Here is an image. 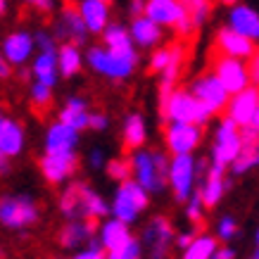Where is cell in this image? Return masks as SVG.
I'll return each instance as SVG.
<instances>
[{"label": "cell", "mask_w": 259, "mask_h": 259, "mask_svg": "<svg viewBox=\"0 0 259 259\" xmlns=\"http://www.w3.org/2000/svg\"><path fill=\"white\" fill-rule=\"evenodd\" d=\"M128 166H131V179L145 188L150 195H159L166 190V171H169V152L166 150H131L128 152Z\"/></svg>", "instance_id": "obj_1"}, {"label": "cell", "mask_w": 259, "mask_h": 259, "mask_svg": "<svg viewBox=\"0 0 259 259\" xmlns=\"http://www.w3.org/2000/svg\"><path fill=\"white\" fill-rule=\"evenodd\" d=\"M83 64L107 81H128L138 69V53H117L105 46H93L83 53Z\"/></svg>", "instance_id": "obj_2"}, {"label": "cell", "mask_w": 259, "mask_h": 259, "mask_svg": "<svg viewBox=\"0 0 259 259\" xmlns=\"http://www.w3.org/2000/svg\"><path fill=\"white\" fill-rule=\"evenodd\" d=\"M159 117L162 121H186V124H197V126H209L214 114L188 88H174L164 100L159 102Z\"/></svg>", "instance_id": "obj_3"}, {"label": "cell", "mask_w": 259, "mask_h": 259, "mask_svg": "<svg viewBox=\"0 0 259 259\" xmlns=\"http://www.w3.org/2000/svg\"><path fill=\"white\" fill-rule=\"evenodd\" d=\"M40 221V207L36 197L26 193H5L0 195V226L5 231H29Z\"/></svg>", "instance_id": "obj_4"}, {"label": "cell", "mask_w": 259, "mask_h": 259, "mask_svg": "<svg viewBox=\"0 0 259 259\" xmlns=\"http://www.w3.org/2000/svg\"><path fill=\"white\" fill-rule=\"evenodd\" d=\"M150 193L141 188L134 179H126L117 183L114 188V197L110 200V217L124 221L126 226H136L141 217L148 212L150 207Z\"/></svg>", "instance_id": "obj_5"}, {"label": "cell", "mask_w": 259, "mask_h": 259, "mask_svg": "<svg viewBox=\"0 0 259 259\" xmlns=\"http://www.w3.org/2000/svg\"><path fill=\"white\" fill-rule=\"evenodd\" d=\"M143 15L150 17L152 22H157L162 29H171L176 36L186 38L195 31V24L186 12L181 0H145V10Z\"/></svg>", "instance_id": "obj_6"}, {"label": "cell", "mask_w": 259, "mask_h": 259, "mask_svg": "<svg viewBox=\"0 0 259 259\" xmlns=\"http://www.w3.org/2000/svg\"><path fill=\"white\" fill-rule=\"evenodd\" d=\"M166 188H171V197L183 204L190 193L197 188V157L190 155H169V171H166Z\"/></svg>", "instance_id": "obj_7"}, {"label": "cell", "mask_w": 259, "mask_h": 259, "mask_svg": "<svg viewBox=\"0 0 259 259\" xmlns=\"http://www.w3.org/2000/svg\"><path fill=\"white\" fill-rule=\"evenodd\" d=\"M243 148V138H240V126L233 124L231 119L224 117L214 124L212 136V150H209V162L221 166H231V162L238 157V152Z\"/></svg>", "instance_id": "obj_8"}, {"label": "cell", "mask_w": 259, "mask_h": 259, "mask_svg": "<svg viewBox=\"0 0 259 259\" xmlns=\"http://www.w3.org/2000/svg\"><path fill=\"white\" fill-rule=\"evenodd\" d=\"M143 257L148 259H169L174 247V226L164 214H157L143 228Z\"/></svg>", "instance_id": "obj_9"}, {"label": "cell", "mask_w": 259, "mask_h": 259, "mask_svg": "<svg viewBox=\"0 0 259 259\" xmlns=\"http://www.w3.org/2000/svg\"><path fill=\"white\" fill-rule=\"evenodd\" d=\"M204 143V126L164 121V150L169 155H190Z\"/></svg>", "instance_id": "obj_10"}, {"label": "cell", "mask_w": 259, "mask_h": 259, "mask_svg": "<svg viewBox=\"0 0 259 259\" xmlns=\"http://www.w3.org/2000/svg\"><path fill=\"white\" fill-rule=\"evenodd\" d=\"M40 176L50 186H64L79 169V150L76 152H43L38 159Z\"/></svg>", "instance_id": "obj_11"}, {"label": "cell", "mask_w": 259, "mask_h": 259, "mask_svg": "<svg viewBox=\"0 0 259 259\" xmlns=\"http://www.w3.org/2000/svg\"><path fill=\"white\" fill-rule=\"evenodd\" d=\"M209 71L224 83V88L228 93H238V91H243V88H247L252 83L247 60H238V57H228L217 53Z\"/></svg>", "instance_id": "obj_12"}, {"label": "cell", "mask_w": 259, "mask_h": 259, "mask_svg": "<svg viewBox=\"0 0 259 259\" xmlns=\"http://www.w3.org/2000/svg\"><path fill=\"white\" fill-rule=\"evenodd\" d=\"M188 91L195 95L197 100L202 102V105L212 112V114H224V107H226L228 95H231L226 88H224V83L214 76L212 71L195 76V79L190 81Z\"/></svg>", "instance_id": "obj_13"}, {"label": "cell", "mask_w": 259, "mask_h": 259, "mask_svg": "<svg viewBox=\"0 0 259 259\" xmlns=\"http://www.w3.org/2000/svg\"><path fill=\"white\" fill-rule=\"evenodd\" d=\"M197 195L202 197V202L207 209H212L224 200L228 190H231V179L226 176V166L212 164L204 169V174L197 179Z\"/></svg>", "instance_id": "obj_14"}, {"label": "cell", "mask_w": 259, "mask_h": 259, "mask_svg": "<svg viewBox=\"0 0 259 259\" xmlns=\"http://www.w3.org/2000/svg\"><path fill=\"white\" fill-rule=\"evenodd\" d=\"M0 53L8 60L10 67H26L31 62L33 53H36V40L33 33L26 29H15L10 31L5 38L0 40Z\"/></svg>", "instance_id": "obj_15"}, {"label": "cell", "mask_w": 259, "mask_h": 259, "mask_svg": "<svg viewBox=\"0 0 259 259\" xmlns=\"http://www.w3.org/2000/svg\"><path fill=\"white\" fill-rule=\"evenodd\" d=\"M257 107H259V88L250 83V86L243 88V91L228 95L224 114L238 126H250Z\"/></svg>", "instance_id": "obj_16"}, {"label": "cell", "mask_w": 259, "mask_h": 259, "mask_svg": "<svg viewBox=\"0 0 259 259\" xmlns=\"http://www.w3.org/2000/svg\"><path fill=\"white\" fill-rule=\"evenodd\" d=\"M214 50L219 55H228V57H238V60H250L257 50V43L250 40L243 33L233 31L231 26H219L214 33Z\"/></svg>", "instance_id": "obj_17"}, {"label": "cell", "mask_w": 259, "mask_h": 259, "mask_svg": "<svg viewBox=\"0 0 259 259\" xmlns=\"http://www.w3.org/2000/svg\"><path fill=\"white\" fill-rule=\"evenodd\" d=\"M26 150V128L22 121L5 114L0 105V152L10 159H17Z\"/></svg>", "instance_id": "obj_18"}, {"label": "cell", "mask_w": 259, "mask_h": 259, "mask_svg": "<svg viewBox=\"0 0 259 259\" xmlns=\"http://www.w3.org/2000/svg\"><path fill=\"white\" fill-rule=\"evenodd\" d=\"M81 143V134L76 128L67 126L64 121L55 119L48 124L46 136H43V152H76Z\"/></svg>", "instance_id": "obj_19"}, {"label": "cell", "mask_w": 259, "mask_h": 259, "mask_svg": "<svg viewBox=\"0 0 259 259\" xmlns=\"http://www.w3.org/2000/svg\"><path fill=\"white\" fill-rule=\"evenodd\" d=\"M76 12H79L81 22L86 26L88 36H100L102 29L112 22L110 0H79Z\"/></svg>", "instance_id": "obj_20"}, {"label": "cell", "mask_w": 259, "mask_h": 259, "mask_svg": "<svg viewBox=\"0 0 259 259\" xmlns=\"http://www.w3.org/2000/svg\"><path fill=\"white\" fill-rule=\"evenodd\" d=\"M128 33H131L134 46L141 48V50H152V48H157V46L164 43V29H162L157 22H152L150 17H145V15L131 17Z\"/></svg>", "instance_id": "obj_21"}, {"label": "cell", "mask_w": 259, "mask_h": 259, "mask_svg": "<svg viewBox=\"0 0 259 259\" xmlns=\"http://www.w3.org/2000/svg\"><path fill=\"white\" fill-rule=\"evenodd\" d=\"M95 221L88 219H67L60 233H57V243L62 250H79L83 245H88L95 238Z\"/></svg>", "instance_id": "obj_22"}, {"label": "cell", "mask_w": 259, "mask_h": 259, "mask_svg": "<svg viewBox=\"0 0 259 259\" xmlns=\"http://www.w3.org/2000/svg\"><path fill=\"white\" fill-rule=\"evenodd\" d=\"M76 193H79V219L100 221L110 217V202L88 183L76 181Z\"/></svg>", "instance_id": "obj_23"}, {"label": "cell", "mask_w": 259, "mask_h": 259, "mask_svg": "<svg viewBox=\"0 0 259 259\" xmlns=\"http://www.w3.org/2000/svg\"><path fill=\"white\" fill-rule=\"evenodd\" d=\"M226 26H231L233 31L243 33L250 40L259 43V12L245 3H236L228 8V17H226Z\"/></svg>", "instance_id": "obj_24"}, {"label": "cell", "mask_w": 259, "mask_h": 259, "mask_svg": "<svg viewBox=\"0 0 259 259\" xmlns=\"http://www.w3.org/2000/svg\"><path fill=\"white\" fill-rule=\"evenodd\" d=\"M55 38H62V40H71V43H76V46H83L88 38V31L83 22H81L79 12L74 5H67V8L60 10V17H57L55 22Z\"/></svg>", "instance_id": "obj_25"}, {"label": "cell", "mask_w": 259, "mask_h": 259, "mask_svg": "<svg viewBox=\"0 0 259 259\" xmlns=\"http://www.w3.org/2000/svg\"><path fill=\"white\" fill-rule=\"evenodd\" d=\"M131 236H134L131 226H126L124 221L114 219V217L100 219V226L95 228V240H98V245H100L105 252H110V250H114V247H119V245H124Z\"/></svg>", "instance_id": "obj_26"}, {"label": "cell", "mask_w": 259, "mask_h": 259, "mask_svg": "<svg viewBox=\"0 0 259 259\" xmlns=\"http://www.w3.org/2000/svg\"><path fill=\"white\" fill-rule=\"evenodd\" d=\"M88 117H91V102L83 95H69L57 112V119L71 128H76L79 134L88 131Z\"/></svg>", "instance_id": "obj_27"}, {"label": "cell", "mask_w": 259, "mask_h": 259, "mask_svg": "<svg viewBox=\"0 0 259 259\" xmlns=\"http://www.w3.org/2000/svg\"><path fill=\"white\" fill-rule=\"evenodd\" d=\"M31 74L33 81H40V83H46V86H57V81H60V69H57V48L55 50H36L31 57Z\"/></svg>", "instance_id": "obj_28"}, {"label": "cell", "mask_w": 259, "mask_h": 259, "mask_svg": "<svg viewBox=\"0 0 259 259\" xmlns=\"http://www.w3.org/2000/svg\"><path fill=\"white\" fill-rule=\"evenodd\" d=\"M148 136H150L148 119L143 117L141 112H128L124 117V121H121V143H124V148L128 152L138 148H145Z\"/></svg>", "instance_id": "obj_29"}, {"label": "cell", "mask_w": 259, "mask_h": 259, "mask_svg": "<svg viewBox=\"0 0 259 259\" xmlns=\"http://www.w3.org/2000/svg\"><path fill=\"white\" fill-rule=\"evenodd\" d=\"M57 69H60V79H74L76 74H81L83 69L81 46L71 43V40H62L57 46Z\"/></svg>", "instance_id": "obj_30"}, {"label": "cell", "mask_w": 259, "mask_h": 259, "mask_svg": "<svg viewBox=\"0 0 259 259\" xmlns=\"http://www.w3.org/2000/svg\"><path fill=\"white\" fill-rule=\"evenodd\" d=\"M100 36H102V46L110 48V50H117V53H138V48L131 40L128 26H124V24L110 22L102 29Z\"/></svg>", "instance_id": "obj_31"}, {"label": "cell", "mask_w": 259, "mask_h": 259, "mask_svg": "<svg viewBox=\"0 0 259 259\" xmlns=\"http://www.w3.org/2000/svg\"><path fill=\"white\" fill-rule=\"evenodd\" d=\"M176 60H186L183 46H179V43H176V46H157V48H152L148 67L152 74H159V71H164L171 62H176Z\"/></svg>", "instance_id": "obj_32"}, {"label": "cell", "mask_w": 259, "mask_h": 259, "mask_svg": "<svg viewBox=\"0 0 259 259\" xmlns=\"http://www.w3.org/2000/svg\"><path fill=\"white\" fill-rule=\"evenodd\" d=\"M219 245L214 233H195L183 250H181V259H209L214 247Z\"/></svg>", "instance_id": "obj_33"}, {"label": "cell", "mask_w": 259, "mask_h": 259, "mask_svg": "<svg viewBox=\"0 0 259 259\" xmlns=\"http://www.w3.org/2000/svg\"><path fill=\"white\" fill-rule=\"evenodd\" d=\"M236 176H245V174L259 169V141L257 143H243V148L238 152V157L228 166Z\"/></svg>", "instance_id": "obj_34"}, {"label": "cell", "mask_w": 259, "mask_h": 259, "mask_svg": "<svg viewBox=\"0 0 259 259\" xmlns=\"http://www.w3.org/2000/svg\"><path fill=\"white\" fill-rule=\"evenodd\" d=\"M53 100H55V88L46 86L40 81H31L29 86V102L36 112H46L53 107Z\"/></svg>", "instance_id": "obj_35"}, {"label": "cell", "mask_w": 259, "mask_h": 259, "mask_svg": "<svg viewBox=\"0 0 259 259\" xmlns=\"http://www.w3.org/2000/svg\"><path fill=\"white\" fill-rule=\"evenodd\" d=\"M57 207L64 219H79V193H76V183H69L67 188H62L60 197H57Z\"/></svg>", "instance_id": "obj_36"}, {"label": "cell", "mask_w": 259, "mask_h": 259, "mask_svg": "<svg viewBox=\"0 0 259 259\" xmlns=\"http://www.w3.org/2000/svg\"><path fill=\"white\" fill-rule=\"evenodd\" d=\"M214 236L219 243H233L240 236V224L233 214H221L217 224H214Z\"/></svg>", "instance_id": "obj_37"}, {"label": "cell", "mask_w": 259, "mask_h": 259, "mask_svg": "<svg viewBox=\"0 0 259 259\" xmlns=\"http://www.w3.org/2000/svg\"><path fill=\"white\" fill-rule=\"evenodd\" d=\"M181 3H183L186 12L190 15L195 29L202 26V24L209 19V15H212V0H181Z\"/></svg>", "instance_id": "obj_38"}, {"label": "cell", "mask_w": 259, "mask_h": 259, "mask_svg": "<svg viewBox=\"0 0 259 259\" xmlns=\"http://www.w3.org/2000/svg\"><path fill=\"white\" fill-rule=\"evenodd\" d=\"M183 204H186V219H188L190 226H202L204 217H207V207H204L202 197L197 195V190H193Z\"/></svg>", "instance_id": "obj_39"}, {"label": "cell", "mask_w": 259, "mask_h": 259, "mask_svg": "<svg viewBox=\"0 0 259 259\" xmlns=\"http://www.w3.org/2000/svg\"><path fill=\"white\" fill-rule=\"evenodd\" d=\"M107 254V259H145L143 257V243L141 238H128L124 245H119V247H114V250L105 252Z\"/></svg>", "instance_id": "obj_40"}, {"label": "cell", "mask_w": 259, "mask_h": 259, "mask_svg": "<svg viewBox=\"0 0 259 259\" xmlns=\"http://www.w3.org/2000/svg\"><path fill=\"white\" fill-rule=\"evenodd\" d=\"M105 174L110 176V181L121 183V181L131 179V166H128V157H114L105 162Z\"/></svg>", "instance_id": "obj_41"}, {"label": "cell", "mask_w": 259, "mask_h": 259, "mask_svg": "<svg viewBox=\"0 0 259 259\" xmlns=\"http://www.w3.org/2000/svg\"><path fill=\"white\" fill-rule=\"evenodd\" d=\"M71 259H107V254H105V250H102L100 245H98V240L93 238L88 245L79 247V250H74V257Z\"/></svg>", "instance_id": "obj_42"}, {"label": "cell", "mask_w": 259, "mask_h": 259, "mask_svg": "<svg viewBox=\"0 0 259 259\" xmlns=\"http://www.w3.org/2000/svg\"><path fill=\"white\" fill-rule=\"evenodd\" d=\"M112 124V119L107 112H95L91 110V117H88V131H98V134H102V131H107Z\"/></svg>", "instance_id": "obj_43"}, {"label": "cell", "mask_w": 259, "mask_h": 259, "mask_svg": "<svg viewBox=\"0 0 259 259\" xmlns=\"http://www.w3.org/2000/svg\"><path fill=\"white\" fill-rule=\"evenodd\" d=\"M33 40H36V50H55L57 48V38L53 31H46V29H38L33 33Z\"/></svg>", "instance_id": "obj_44"}, {"label": "cell", "mask_w": 259, "mask_h": 259, "mask_svg": "<svg viewBox=\"0 0 259 259\" xmlns=\"http://www.w3.org/2000/svg\"><path fill=\"white\" fill-rule=\"evenodd\" d=\"M88 169H93V171H100V169H105V162H107V155H105V150L102 148H93L91 152H88Z\"/></svg>", "instance_id": "obj_45"}, {"label": "cell", "mask_w": 259, "mask_h": 259, "mask_svg": "<svg viewBox=\"0 0 259 259\" xmlns=\"http://www.w3.org/2000/svg\"><path fill=\"white\" fill-rule=\"evenodd\" d=\"M29 8H33L36 12L40 15H50L53 10H55V0H24Z\"/></svg>", "instance_id": "obj_46"}, {"label": "cell", "mask_w": 259, "mask_h": 259, "mask_svg": "<svg viewBox=\"0 0 259 259\" xmlns=\"http://www.w3.org/2000/svg\"><path fill=\"white\" fill-rule=\"evenodd\" d=\"M209 259H236V250L231 247V243H224V245H217L214 252L209 254Z\"/></svg>", "instance_id": "obj_47"}, {"label": "cell", "mask_w": 259, "mask_h": 259, "mask_svg": "<svg viewBox=\"0 0 259 259\" xmlns=\"http://www.w3.org/2000/svg\"><path fill=\"white\" fill-rule=\"evenodd\" d=\"M247 67H250V79H252V86L259 88V48L254 50V55L247 60Z\"/></svg>", "instance_id": "obj_48"}, {"label": "cell", "mask_w": 259, "mask_h": 259, "mask_svg": "<svg viewBox=\"0 0 259 259\" xmlns=\"http://www.w3.org/2000/svg\"><path fill=\"white\" fill-rule=\"evenodd\" d=\"M193 236H195V231H181V233H174V247L183 250V247L193 240Z\"/></svg>", "instance_id": "obj_49"}, {"label": "cell", "mask_w": 259, "mask_h": 259, "mask_svg": "<svg viewBox=\"0 0 259 259\" xmlns=\"http://www.w3.org/2000/svg\"><path fill=\"white\" fill-rule=\"evenodd\" d=\"M145 10V0H128V17H138Z\"/></svg>", "instance_id": "obj_50"}, {"label": "cell", "mask_w": 259, "mask_h": 259, "mask_svg": "<svg viewBox=\"0 0 259 259\" xmlns=\"http://www.w3.org/2000/svg\"><path fill=\"white\" fill-rule=\"evenodd\" d=\"M12 76V67L8 64V60L3 57V53H0V81H5Z\"/></svg>", "instance_id": "obj_51"}, {"label": "cell", "mask_w": 259, "mask_h": 259, "mask_svg": "<svg viewBox=\"0 0 259 259\" xmlns=\"http://www.w3.org/2000/svg\"><path fill=\"white\" fill-rule=\"evenodd\" d=\"M10 166H12V159L5 157V155L0 152V176H8V174H10Z\"/></svg>", "instance_id": "obj_52"}, {"label": "cell", "mask_w": 259, "mask_h": 259, "mask_svg": "<svg viewBox=\"0 0 259 259\" xmlns=\"http://www.w3.org/2000/svg\"><path fill=\"white\" fill-rule=\"evenodd\" d=\"M8 8H10V0H0V17L8 15Z\"/></svg>", "instance_id": "obj_53"}, {"label": "cell", "mask_w": 259, "mask_h": 259, "mask_svg": "<svg viewBox=\"0 0 259 259\" xmlns=\"http://www.w3.org/2000/svg\"><path fill=\"white\" fill-rule=\"evenodd\" d=\"M252 126L257 128V134H259V107H257V112H254V119H252Z\"/></svg>", "instance_id": "obj_54"}, {"label": "cell", "mask_w": 259, "mask_h": 259, "mask_svg": "<svg viewBox=\"0 0 259 259\" xmlns=\"http://www.w3.org/2000/svg\"><path fill=\"white\" fill-rule=\"evenodd\" d=\"M221 5H226V8H231V5H236V3H240V0H219Z\"/></svg>", "instance_id": "obj_55"}, {"label": "cell", "mask_w": 259, "mask_h": 259, "mask_svg": "<svg viewBox=\"0 0 259 259\" xmlns=\"http://www.w3.org/2000/svg\"><path fill=\"white\" fill-rule=\"evenodd\" d=\"M254 245H257V247H259V228H257V231H254Z\"/></svg>", "instance_id": "obj_56"}, {"label": "cell", "mask_w": 259, "mask_h": 259, "mask_svg": "<svg viewBox=\"0 0 259 259\" xmlns=\"http://www.w3.org/2000/svg\"><path fill=\"white\" fill-rule=\"evenodd\" d=\"M252 259H259V247H257V250H254V257H252Z\"/></svg>", "instance_id": "obj_57"}, {"label": "cell", "mask_w": 259, "mask_h": 259, "mask_svg": "<svg viewBox=\"0 0 259 259\" xmlns=\"http://www.w3.org/2000/svg\"><path fill=\"white\" fill-rule=\"evenodd\" d=\"M0 259H5V252H3V250H0Z\"/></svg>", "instance_id": "obj_58"}]
</instances>
